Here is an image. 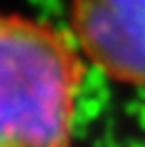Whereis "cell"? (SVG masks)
Returning a JSON list of instances; mask_svg holds the SVG:
<instances>
[{"instance_id": "obj_2", "label": "cell", "mask_w": 145, "mask_h": 147, "mask_svg": "<svg viewBox=\"0 0 145 147\" xmlns=\"http://www.w3.org/2000/svg\"><path fill=\"white\" fill-rule=\"evenodd\" d=\"M82 55L122 84L145 88V0H71Z\"/></svg>"}, {"instance_id": "obj_1", "label": "cell", "mask_w": 145, "mask_h": 147, "mask_svg": "<svg viewBox=\"0 0 145 147\" xmlns=\"http://www.w3.org/2000/svg\"><path fill=\"white\" fill-rule=\"evenodd\" d=\"M82 71L61 30L0 13V147H71Z\"/></svg>"}]
</instances>
